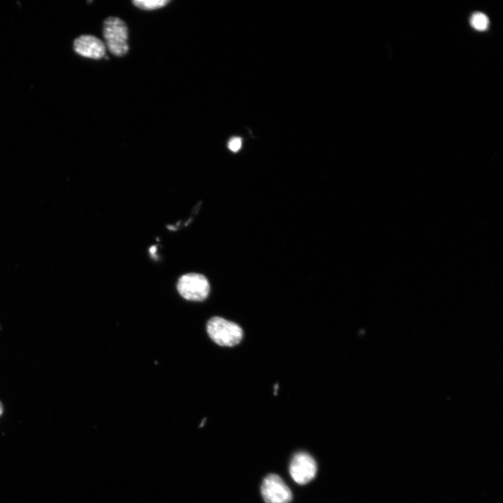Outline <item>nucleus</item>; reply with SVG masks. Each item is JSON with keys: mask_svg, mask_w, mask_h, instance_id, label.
Returning <instances> with one entry per match:
<instances>
[{"mask_svg": "<svg viewBox=\"0 0 503 503\" xmlns=\"http://www.w3.org/2000/svg\"><path fill=\"white\" fill-rule=\"evenodd\" d=\"M261 492L265 503H290L292 500L291 490L277 474H269L263 479Z\"/></svg>", "mask_w": 503, "mask_h": 503, "instance_id": "nucleus-4", "label": "nucleus"}, {"mask_svg": "<svg viewBox=\"0 0 503 503\" xmlns=\"http://www.w3.org/2000/svg\"><path fill=\"white\" fill-rule=\"evenodd\" d=\"M177 289L179 293L186 300L203 301L209 294L210 284L203 275L188 273L179 279Z\"/></svg>", "mask_w": 503, "mask_h": 503, "instance_id": "nucleus-3", "label": "nucleus"}, {"mask_svg": "<svg viewBox=\"0 0 503 503\" xmlns=\"http://www.w3.org/2000/svg\"><path fill=\"white\" fill-rule=\"evenodd\" d=\"M242 146V140L240 138L234 137L231 138L228 143V147L232 152H238Z\"/></svg>", "mask_w": 503, "mask_h": 503, "instance_id": "nucleus-9", "label": "nucleus"}, {"mask_svg": "<svg viewBox=\"0 0 503 503\" xmlns=\"http://www.w3.org/2000/svg\"><path fill=\"white\" fill-rule=\"evenodd\" d=\"M73 48L78 54L91 59H99L105 54L103 42L92 35H82L75 39Z\"/></svg>", "mask_w": 503, "mask_h": 503, "instance_id": "nucleus-6", "label": "nucleus"}, {"mask_svg": "<svg viewBox=\"0 0 503 503\" xmlns=\"http://www.w3.org/2000/svg\"><path fill=\"white\" fill-rule=\"evenodd\" d=\"M207 332L213 342L222 347L237 345L243 337L242 329L238 324L219 316L207 321Z\"/></svg>", "mask_w": 503, "mask_h": 503, "instance_id": "nucleus-1", "label": "nucleus"}, {"mask_svg": "<svg viewBox=\"0 0 503 503\" xmlns=\"http://www.w3.org/2000/svg\"><path fill=\"white\" fill-rule=\"evenodd\" d=\"M3 411V407L2 403L0 402V416L2 414Z\"/></svg>", "mask_w": 503, "mask_h": 503, "instance_id": "nucleus-11", "label": "nucleus"}, {"mask_svg": "<svg viewBox=\"0 0 503 503\" xmlns=\"http://www.w3.org/2000/svg\"><path fill=\"white\" fill-rule=\"evenodd\" d=\"M470 24L476 30L483 31L487 29L489 25V20L484 13L476 12L471 16Z\"/></svg>", "mask_w": 503, "mask_h": 503, "instance_id": "nucleus-7", "label": "nucleus"}, {"mask_svg": "<svg viewBox=\"0 0 503 503\" xmlns=\"http://www.w3.org/2000/svg\"><path fill=\"white\" fill-rule=\"evenodd\" d=\"M170 1L167 0H134L133 3L143 10H154L163 7Z\"/></svg>", "mask_w": 503, "mask_h": 503, "instance_id": "nucleus-8", "label": "nucleus"}, {"mask_svg": "<svg viewBox=\"0 0 503 503\" xmlns=\"http://www.w3.org/2000/svg\"><path fill=\"white\" fill-rule=\"evenodd\" d=\"M156 247L155 246H152L150 247V252L151 254L154 255V253L156 252Z\"/></svg>", "mask_w": 503, "mask_h": 503, "instance_id": "nucleus-10", "label": "nucleus"}, {"mask_svg": "<svg viewBox=\"0 0 503 503\" xmlns=\"http://www.w3.org/2000/svg\"><path fill=\"white\" fill-rule=\"evenodd\" d=\"M103 34L106 46L112 54L123 56L128 52V28L121 19L108 17L103 23Z\"/></svg>", "mask_w": 503, "mask_h": 503, "instance_id": "nucleus-2", "label": "nucleus"}, {"mask_svg": "<svg viewBox=\"0 0 503 503\" xmlns=\"http://www.w3.org/2000/svg\"><path fill=\"white\" fill-rule=\"evenodd\" d=\"M316 463L307 453L299 452L294 455L290 464V474L298 484L304 485L312 481L316 473Z\"/></svg>", "mask_w": 503, "mask_h": 503, "instance_id": "nucleus-5", "label": "nucleus"}]
</instances>
